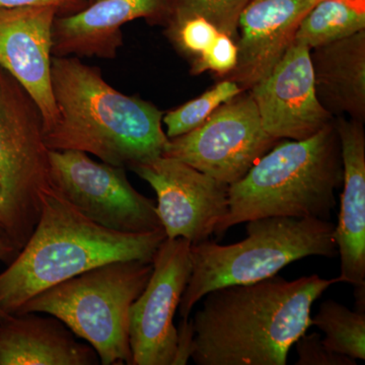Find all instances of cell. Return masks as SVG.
I'll return each mask as SVG.
<instances>
[{
  "instance_id": "1",
  "label": "cell",
  "mask_w": 365,
  "mask_h": 365,
  "mask_svg": "<svg viewBox=\"0 0 365 365\" xmlns=\"http://www.w3.org/2000/svg\"><path fill=\"white\" fill-rule=\"evenodd\" d=\"M338 278L281 276L217 288L194 314L191 359L197 365H285L312 326V307Z\"/></svg>"
},
{
  "instance_id": "2",
  "label": "cell",
  "mask_w": 365,
  "mask_h": 365,
  "mask_svg": "<svg viewBox=\"0 0 365 365\" xmlns=\"http://www.w3.org/2000/svg\"><path fill=\"white\" fill-rule=\"evenodd\" d=\"M51 83L57 117L44 132L50 150L83 151L124 169L163 155V112L115 90L97 67L53 56Z\"/></svg>"
},
{
  "instance_id": "3",
  "label": "cell",
  "mask_w": 365,
  "mask_h": 365,
  "mask_svg": "<svg viewBox=\"0 0 365 365\" xmlns=\"http://www.w3.org/2000/svg\"><path fill=\"white\" fill-rule=\"evenodd\" d=\"M165 239L163 228L128 234L102 227L52 189L25 246L0 273V309L16 314L40 292L110 262H153Z\"/></svg>"
},
{
  "instance_id": "4",
  "label": "cell",
  "mask_w": 365,
  "mask_h": 365,
  "mask_svg": "<svg viewBox=\"0 0 365 365\" xmlns=\"http://www.w3.org/2000/svg\"><path fill=\"white\" fill-rule=\"evenodd\" d=\"M339 137L334 121L304 140L278 141L240 181L228 187V211L215 228L265 217L330 220L342 187Z\"/></svg>"
},
{
  "instance_id": "5",
  "label": "cell",
  "mask_w": 365,
  "mask_h": 365,
  "mask_svg": "<svg viewBox=\"0 0 365 365\" xmlns=\"http://www.w3.org/2000/svg\"><path fill=\"white\" fill-rule=\"evenodd\" d=\"M246 223L247 237L241 242L218 245L209 239L191 244V275L179 304L182 319H188L197 302L217 288L267 279L307 257L338 255L335 225L329 220L265 217Z\"/></svg>"
},
{
  "instance_id": "6",
  "label": "cell",
  "mask_w": 365,
  "mask_h": 365,
  "mask_svg": "<svg viewBox=\"0 0 365 365\" xmlns=\"http://www.w3.org/2000/svg\"><path fill=\"white\" fill-rule=\"evenodd\" d=\"M153 268V262H110L40 292L16 314L55 317L95 349L101 364L131 365L129 313Z\"/></svg>"
},
{
  "instance_id": "7",
  "label": "cell",
  "mask_w": 365,
  "mask_h": 365,
  "mask_svg": "<svg viewBox=\"0 0 365 365\" xmlns=\"http://www.w3.org/2000/svg\"><path fill=\"white\" fill-rule=\"evenodd\" d=\"M44 121L35 101L0 67V188L11 242L20 251L53 189Z\"/></svg>"
},
{
  "instance_id": "8",
  "label": "cell",
  "mask_w": 365,
  "mask_h": 365,
  "mask_svg": "<svg viewBox=\"0 0 365 365\" xmlns=\"http://www.w3.org/2000/svg\"><path fill=\"white\" fill-rule=\"evenodd\" d=\"M49 162L53 189L93 222L128 234L163 228L157 204L134 189L124 168L78 150H50Z\"/></svg>"
},
{
  "instance_id": "9",
  "label": "cell",
  "mask_w": 365,
  "mask_h": 365,
  "mask_svg": "<svg viewBox=\"0 0 365 365\" xmlns=\"http://www.w3.org/2000/svg\"><path fill=\"white\" fill-rule=\"evenodd\" d=\"M278 141L264 130L251 93L242 91L194 130L168 139L162 155L230 186Z\"/></svg>"
},
{
  "instance_id": "10",
  "label": "cell",
  "mask_w": 365,
  "mask_h": 365,
  "mask_svg": "<svg viewBox=\"0 0 365 365\" xmlns=\"http://www.w3.org/2000/svg\"><path fill=\"white\" fill-rule=\"evenodd\" d=\"M190 246L182 237L165 239L153 257L150 280L129 313L131 365H173L175 314L191 275Z\"/></svg>"
},
{
  "instance_id": "11",
  "label": "cell",
  "mask_w": 365,
  "mask_h": 365,
  "mask_svg": "<svg viewBox=\"0 0 365 365\" xmlns=\"http://www.w3.org/2000/svg\"><path fill=\"white\" fill-rule=\"evenodd\" d=\"M129 170L155 190L167 239L206 241L227 213L230 186L181 160L160 155Z\"/></svg>"
},
{
  "instance_id": "12",
  "label": "cell",
  "mask_w": 365,
  "mask_h": 365,
  "mask_svg": "<svg viewBox=\"0 0 365 365\" xmlns=\"http://www.w3.org/2000/svg\"><path fill=\"white\" fill-rule=\"evenodd\" d=\"M250 93L264 130L276 140H304L334 121L317 95L311 48L297 41Z\"/></svg>"
},
{
  "instance_id": "13",
  "label": "cell",
  "mask_w": 365,
  "mask_h": 365,
  "mask_svg": "<svg viewBox=\"0 0 365 365\" xmlns=\"http://www.w3.org/2000/svg\"><path fill=\"white\" fill-rule=\"evenodd\" d=\"M60 16L55 6L0 9V67L35 101L44 132L57 117L51 83L53 25Z\"/></svg>"
},
{
  "instance_id": "14",
  "label": "cell",
  "mask_w": 365,
  "mask_h": 365,
  "mask_svg": "<svg viewBox=\"0 0 365 365\" xmlns=\"http://www.w3.org/2000/svg\"><path fill=\"white\" fill-rule=\"evenodd\" d=\"M177 0H97L78 13L58 16L53 25V56L116 58L123 45L121 28L144 19L167 25Z\"/></svg>"
},
{
  "instance_id": "15",
  "label": "cell",
  "mask_w": 365,
  "mask_h": 365,
  "mask_svg": "<svg viewBox=\"0 0 365 365\" xmlns=\"http://www.w3.org/2000/svg\"><path fill=\"white\" fill-rule=\"evenodd\" d=\"M319 0H251L239 21L237 62L225 78L242 91L265 78L294 41L304 16Z\"/></svg>"
},
{
  "instance_id": "16",
  "label": "cell",
  "mask_w": 365,
  "mask_h": 365,
  "mask_svg": "<svg viewBox=\"0 0 365 365\" xmlns=\"http://www.w3.org/2000/svg\"><path fill=\"white\" fill-rule=\"evenodd\" d=\"M343 191L334 239L341 259L338 281L365 287V133L364 123L338 118Z\"/></svg>"
},
{
  "instance_id": "17",
  "label": "cell",
  "mask_w": 365,
  "mask_h": 365,
  "mask_svg": "<svg viewBox=\"0 0 365 365\" xmlns=\"http://www.w3.org/2000/svg\"><path fill=\"white\" fill-rule=\"evenodd\" d=\"M97 352L61 321L35 313L0 319V365H96Z\"/></svg>"
},
{
  "instance_id": "18",
  "label": "cell",
  "mask_w": 365,
  "mask_h": 365,
  "mask_svg": "<svg viewBox=\"0 0 365 365\" xmlns=\"http://www.w3.org/2000/svg\"><path fill=\"white\" fill-rule=\"evenodd\" d=\"M317 95L327 111L365 119V30L311 49Z\"/></svg>"
},
{
  "instance_id": "19",
  "label": "cell",
  "mask_w": 365,
  "mask_h": 365,
  "mask_svg": "<svg viewBox=\"0 0 365 365\" xmlns=\"http://www.w3.org/2000/svg\"><path fill=\"white\" fill-rule=\"evenodd\" d=\"M365 30V0H319L302 21L294 41L321 47Z\"/></svg>"
},
{
  "instance_id": "20",
  "label": "cell",
  "mask_w": 365,
  "mask_h": 365,
  "mask_svg": "<svg viewBox=\"0 0 365 365\" xmlns=\"http://www.w3.org/2000/svg\"><path fill=\"white\" fill-rule=\"evenodd\" d=\"M324 334L329 350L354 360H365V313L351 311L333 299L325 300L312 318Z\"/></svg>"
},
{
  "instance_id": "21",
  "label": "cell",
  "mask_w": 365,
  "mask_h": 365,
  "mask_svg": "<svg viewBox=\"0 0 365 365\" xmlns=\"http://www.w3.org/2000/svg\"><path fill=\"white\" fill-rule=\"evenodd\" d=\"M242 91H244L235 81L223 78L200 97L168 112L163 117V124L167 126L165 134L168 138H174L194 130L203 124L220 106L237 97Z\"/></svg>"
},
{
  "instance_id": "22",
  "label": "cell",
  "mask_w": 365,
  "mask_h": 365,
  "mask_svg": "<svg viewBox=\"0 0 365 365\" xmlns=\"http://www.w3.org/2000/svg\"><path fill=\"white\" fill-rule=\"evenodd\" d=\"M251 0H177L173 16H201L237 43L240 16Z\"/></svg>"
},
{
  "instance_id": "23",
  "label": "cell",
  "mask_w": 365,
  "mask_h": 365,
  "mask_svg": "<svg viewBox=\"0 0 365 365\" xmlns=\"http://www.w3.org/2000/svg\"><path fill=\"white\" fill-rule=\"evenodd\" d=\"M165 26V33L175 47L193 61L207 51L220 33L201 16H173Z\"/></svg>"
},
{
  "instance_id": "24",
  "label": "cell",
  "mask_w": 365,
  "mask_h": 365,
  "mask_svg": "<svg viewBox=\"0 0 365 365\" xmlns=\"http://www.w3.org/2000/svg\"><path fill=\"white\" fill-rule=\"evenodd\" d=\"M237 62V43L225 34L220 33L207 51L192 62L191 73L196 76L210 71L225 78L234 71Z\"/></svg>"
},
{
  "instance_id": "25",
  "label": "cell",
  "mask_w": 365,
  "mask_h": 365,
  "mask_svg": "<svg viewBox=\"0 0 365 365\" xmlns=\"http://www.w3.org/2000/svg\"><path fill=\"white\" fill-rule=\"evenodd\" d=\"M297 345L299 359L297 365H356V360L329 350L323 344L318 333L306 335L299 338Z\"/></svg>"
},
{
  "instance_id": "26",
  "label": "cell",
  "mask_w": 365,
  "mask_h": 365,
  "mask_svg": "<svg viewBox=\"0 0 365 365\" xmlns=\"http://www.w3.org/2000/svg\"><path fill=\"white\" fill-rule=\"evenodd\" d=\"M40 6L57 7L60 16L76 14L88 6L83 0H0V9Z\"/></svg>"
},
{
  "instance_id": "27",
  "label": "cell",
  "mask_w": 365,
  "mask_h": 365,
  "mask_svg": "<svg viewBox=\"0 0 365 365\" xmlns=\"http://www.w3.org/2000/svg\"><path fill=\"white\" fill-rule=\"evenodd\" d=\"M194 329L192 319H182L178 329L177 351L173 365H185L191 359Z\"/></svg>"
},
{
  "instance_id": "28",
  "label": "cell",
  "mask_w": 365,
  "mask_h": 365,
  "mask_svg": "<svg viewBox=\"0 0 365 365\" xmlns=\"http://www.w3.org/2000/svg\"><path fill=\"white\" fill-rule=\"evenodd\" d=\"M0 241L7 242V244L14 247L13 242H11V232H9V222H7L6 208H4L1 188H0Z\"/></svg>"
},
{
  "instance_id": "29",
  "label": "cell",
  "mask_w": 365,
  "mask_h": 365,
  "mask_svg": "<svg viewBox=\"0 0 365 365\" xmlns=\"http://www.w3.org/2000/svg\"><path fill=\"white\" fill-rule=\"evenodd\" d=\"M19 251H16L11 245L0 241V261L11 263Z\"/></svg>"
},
{
  "instance_id": "30",
  "label": "cell",
  "mask_w": 365,
  "mask_h": 365,
  "mask_svg": "<svg viewBox=\"0 0 365 365\" xmlns=\"http://www.w3.org/2000/svg\"><path fill=\"white\" fill-rule=\"evenodd\" d=\"M9 314L4 313V311H2L1 309H0V319L6 318L7 316H9Z\"/></svg>"
},
{
  "instance_id": "31",
  "label": "cell",
  "mask_w": 365,
  "mask_h": 365,
  "mask_svg": "<svg viewBox=\"0 0 365 365\" xmlns=\"http://www.w3.org/2000/svg\"><path fill=\"white\" fill-rule=\"evenodd\" d=\"M86 2V6H90L93 2L97 1V0H83Z\"/></svg>"
}]
</instances>
